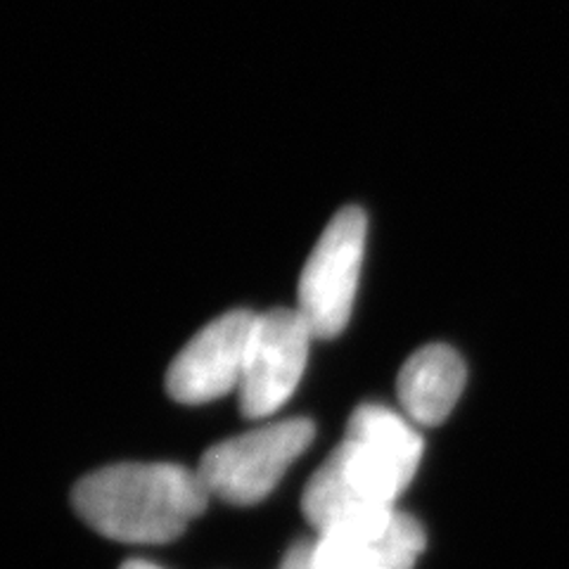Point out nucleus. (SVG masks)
Masks as SVG:
<instances>
[{
  "mask_svg": "<svg viewBox=\"0 0 569 569\" xmlns=\"http://www.w3.org/2000/svg\"><path fill=\"white\" fill-rule=\"evenodd\" d=\"M422 439L399 413L363 403L347 437L320 466L301 496L307 522L328 533L387 518L420 466Z\"/></svg>",
  "mask_w": 569,
  "mask_h": 569,
  "instance_id": "1",
  "label": "nucleus"
},
{
  "mask_svg": "<svg viewBox=\"0 0 569 569\" xmlns=\"http://www.w3.org/2000/svg\"><path fill=\"white\" fill-rule=\"evenodd\" d=\"M209 491L198 472L173 462H121L79 479V518L107 539L169 543L204 512Z\"/></svg>",
  "mask_w": 569,
  "mask_h": 569,
  "instance_id": "2",
  "label": "nucleus"
},
{
  "mask_svg": "<svg viewBox=\"0 0 569 569\" xmlns=\"http://www.w3.org/2000/svg\"><path fill=\"white\" fill-rule=\"evenodd\" d=\"M313 437L316 425L309 418L271 422L211 447L200 460L198 475L209 496L233 506H254L276 489Z\"/></svg>",
  "mask_w": 569,
  "mask_h": 569,
  "instance_id": "3",
  "label": "nucleus"
},
{
  "mask_svg": "<svg viewBox=\"0 0 569 569\" xmlns=\"http://www.w3.org/2000/svg\"><path fill=\"white\" fill-rule=\"evenodd\" d=\"M366 230L368 221L361 207L340 209L305 263L297 311L305 316L318 340H332L349 323L359 288Z\"/></svg>",
  "mask_w": 569,
  "mask_h": 569,
  "instance_id": "4",
  "label": "nucleus"
},
{
  "mask_svg": "<svg viewBox=\"0 0 569 569\" xmlns=\"http://www.w3.org/2000/svg\"><path fill=\"white\" fill-rule=\"evenodd\" d=\"M313 332L297 309H271L257 316L249 340L240 411L247 418H269L284 406L307 368Z\"/></svg>",
  "mask_w": 569,
  "mask_h": 569,
  "instance_id": "5",
  "label": "nucleus"
},
{
  "mask_svg": "<svg viewBox=\"0 0 569 569\" xmlns=\"http://www.w3.org/2000/svg\"><path fill=\"white\" fill-rule=\"evenodd\" d=\"M257 313L228 311L207 323L176 356L167 372V391L181 403H207L242 382Z\"/></svg>",
  "mask_w": 569,
  "mask_h": 569,
  "instance_id": "6",
  "label": "nucleus"
},
{
  "mask_svg": "<svg viewBox=\"0 0 569 569\" xmlns=\"http://www.w3.org/2000/svg\"><path fill=\"white\" fill-rule=\"evenodd\" d=\"M466 387V363L447 345H427L399 372L397 391L406 416L418 425L449 418Z\"/></svg>",
  "mask_w": 569,
  "mask_h": 569,
  "instance_id": "7",
  "label": "nucleus"
},
{
  "mask_svg": "<svg viewBox=\"0 0 569 569\" xmlns=\"http://www.w3.org/2000/svg\"><path fill=\"white\" fill-rule=\"evenodd\" d=\"M313 548L316 541L311 539L295 541L288 548V553H284L280 569H313Z\"/></svg>",
  "mask_w": 569,
  "mask_h": 569,
  "instance_id": "8",
  "label": "nucleus"
},
{
  "mask_svg": "<svg viewBox=\"0 0 569 569\" xmlns=\"http://www.w3.org/2000/svg\"><path fill=\"white\" fill-rule=\"evenodd\" d=\"M121 569H162V567H157L148 560H129V562L121 565Z\"/></svg>",
  "mask_w": 569,
  "mask_h": 569,
  "instance_id": "9",
  "label": "nucleus"
}]
</instances>
